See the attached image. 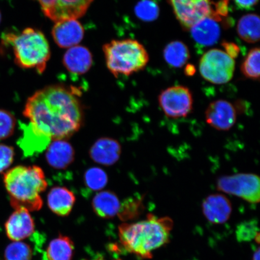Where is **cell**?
<instances>
[{"mask_svg": "<svg viewBox=\"0 0 260 260\" xmlns=\"http://www.w3.org/2000/svg\"><path fill=\"white\" fill-rule=\"evenodd\" d=\"M23 115L36 133L53 141L71 137L84 117L77 93L59 84L45 87L29 97Z\"/></svg>", "mask_w": 260, "mask_h": 260, "instance_id": "obj_1", "label": "cell"}, {"mask_svg": "<svg viewBox=\"0 0 260 260\" xmlns=\"http://www.w3.org/2000/svg\"><path fill=\"white\" fill-rule=\"evenodd\" d=\"M173 220L149 214L147 219L119 226V237L126 251L144 259L152 257V252L170 241Z\"/></svg>", "mask_w": 260, "mask_h": 260, "instance_id": "obj_2", "label": "cell"}, {"mask_svg": "<svg viewBox=\"0 0 260 260\" xmlns=\"http://www.w3.org/2000/svg\"><path fill=\"white\" fill-rule=\"evenodd\" d=\"M5 186L10 203L15 209L40 210L43 205L41 194L48 183L44 172L38 166H17L4 175Z\"/></svg>", "mask_w": 260, "mask_h": 260, "instance_id": "obj_3", "label": "cell"}, {"mask_svg": "<svg viewBox=\"0 0 260 260\" xmlns=\"http://www.w3.org/2000/svg\"><path fill=\"white\" fill-rule=\"evenodd\" d=\"M5 44L12 47L15 62L19 67L32 69L42 74L51 57L50 44L41 31L27 28L20 34H8L3 38Z\"/></svg>", "mask_w": 260, "mask_h": 260, "instance_id": "obj_4", "label": "cell"}, {"mask_svg": "<svg viewBox=\"0 0 260 260\" xmlns=\"http://www.w3.org/2000/svg\"><path fill=\"white\" fill-rule=\"evenodd\" d=\"M107 68L114 76H131L144 69L149 57L144 45L136 40H113L103 45Z\"/></svg>", "mask_w": 260, "mask_h": 260, "instance_id": "obj_5", "label": "cell"}, {"mask_svg": "<svg viewBox=\"0 0 260 260\" xmlns=\"http://www.w3.org/2000/svg\"><path fill=\"white\" fill-rule=\"evenodd\" d=\"M235 61L225 51L212 49L200 61V72L204 79L215 84H225L233 79Z\"/></svg>", "mask_w": 260, "mask_h": 260, "instance_id": "obj_6", "label": "cell"}, {"mask_svg": "<svg viewBox=\"0 0 260 260\" xmlns=\"http://www.w3.org/2000/svg\"><path fill=\"white\" fill-rule=\"evenodd\" d=\"M217 189L223 193L242 198L246 202H259L260 181L253 174H237L225 175L217 180Z\"/></svg>", "mask_w": 260, "mask_h": 260, "instance_id": "obj_7", "label": "cell"}, {"mask_svg": "<svg viewBox=\"0 0 260 260\" xmlns=\"http://www.w3.org/2000/svg\"><path fill=\"white\" fill-rule=\"evenodd\" d=\"M158 103L168 118H185L192 111L193 97L191 91L183 86H175L162 90Z\"/></svg>", "mask_w": 260, "mask_h": 260, "instance_id": "obj_8", "label": "cell"}, {"mask_svg": "<svg viewBox=\"0 0 260 260\" xmlns=\"http://www.w3.org/2000/svg\"><path fill=\"white\" fill-rule=\"evenodd\" d=\"M179 22L190 30L197 22L213 17L214 5L211 0H169Z\"/></svg>", "mask_w": 260, "mask_h": 260, "instance_id": "obj_9", "label": "cell"}, {"mask_svg": "<svg viewBox=\"0 0 260 260\" xmlns=\"http://www.w3.org/2000/svg\"><path fill=\"white\" fill-rule=\"evenodd\" d=\"M42 12L51 20L56 22L81 17L86 14L93 0H35Z\"/></svg>", "mask_w": 260, "mask_h": 260, "instance_id": "obj_10", "label": "cell"}, {"mask_svg": "<svg viewBox=\"0 0 260 260\" xmlns=\"http://www.w3.org/2000/svg\"><path fill=\"white\" fill-rule=\"evenodd\" d=\"M205 118L211 127L219 131H229L236 122V110L228 101H214L208 106Z\"/></svg>", "mask_w": 260, "mask_h": 260, "instance_id": "obj_11", "label": "cell"}, {"mask_svg": "<svg viewBox=\"0 0 260 260\" xmlns=\"http://www.w3.org/2000/svg\"><path fill=\"white\" fill-rule=\"evenodd\" d=\"M51 34L58 47L70 48L76 46L83 40L84 30L77 19H70L55 22Z\"/></svg>", "mask_w": 260, "mask_h": 260, "instance_id": "obj_12", "label": "cell"}, {"mask_svg": "<svg viewBox=\"0 0 260 260\" xmlns=\"http://www.w3.org/2000/svg\"><path fill=\"white\" fill-rule=\"evenodd\" d=\"M30 211L15 209L5 223L6 235L13 241H20L31 236L35 230V222Z\"/></svg>", "mask_w": 260, "mask_h": 260, "instance_id": "obj_13", "label": "cell"}, {"mask_svg": "<svg viewBox=\"0 0 260 260\" xmlns=\"http://www.w3.org/2000/svg\"><path fill=\"white\" fill-rule=\"evenodd\" d=\"M204 216L209 222L222 224L227 222L232 213V205L225 195L210 194L205 198L202 205Z\"/></svg>", "mask_w": 260, "mask_h": 260, "instance_id": "obj_14", "label": "cell"}, {"mask_svg": "<svg viewBox=\"0 0 260 260\" xmlns=\"http://www.w3.org/2000/svg\"><path fill=\"white\" fill-rule=\"evenodd\" d=\"M89 154L97 164L111 166L119 160L121 154V146L115 139L101 138L94 143Z\"/></svg>", "mask_w": 260, "mask_h": 260, "instance_id": "obj_15", "label": "cell"}, {"mask_svg": "<svg viewBox=\"0 0 260 260\" xmlns=\"http://www.w3.org/2000/svg\"><path fill=\"white\" fill-rule=\"evenodd\" d=\"M45 156L52 168L64 170L73 164L75 152L73 146L66 140H55L48 146Z\"/></svg>", "mask_w": 260, "mask_h": 260, "instance_id": "obj_16", "label": "cell"}, {"mask_svg": "<svg viewBox=\"0 0 260 260\" xmlns=\"http://www.w3.org/2000/svg\"><path fill=\"white\" fill-rule=\"evenodd\" d=\"M93 57L88 48L76 45L68 49L64 54L63 63L69 72L83 74L92 67Z\"/></svg>", "mask_w": 260, "mask_h": 260, "instance_id": "obj_17", "label": "cell"}, {"mask_svg": "<svg viewBox=\"0 0 260 260\" xmlns=\"http://www.w3.org/2000/svg\"><path fill=\"white\" fill-rule=\"evenodd\" d=\"M218 22L217 19L209 16L197 22L190 29L193 40L203 46L215 44L220 36Z\"/></svg>", "mask_w": 260, "mask_h": 260, "instance_id": "obj_18", "label": "cell"}, {"mask_svg": "<svg viewBox=\"0 0 260 260\" xmlns=\"http://www.w3.org/2000/svg\"><path fill=\"white\" fill-rule=\"evenodd\" d=\"M76 196L72 191L64 187H54L48 194V207L59 216L69 215L76 203Z\"/></svg>", "mask_w": 260, "mask_h": 260, "instance_id": "obj_19", "label": "cell"}, {"mask_svg": "<svg viewBox=\"0 0 260 260\" xmlns=\"http://www.w3.org/2000/svg\"><path fill=\"white\" fill-rule=\"evenodd\" d=\"M92 208L97 216L102 218H113L118 215L121 204L117 195L111 191H103L93 198Z\"/></svg>", "mask_w": 260, "mask_h": 260, "instance_id": "obj_20", "label": "cell"}, {"mask_svg": "<svg viewBox=\"0 0 260 260\" xmlns=\"http://www.w3.org/2000/svg\"><path fill=\"white\" fill-rule=\"evenodd\" d=\"M259 24L258 15H244L237 24V34L244 41L249 44L256 43L259 40Z\"/></svg>", "mask_w": 260, "mask_h": 260, "instance_id": "obj_21", "label": "cell"}, {"mask_svg": "<svg viewBox=\"0 0 260 260\" xmlns=\"http://www.w3.org/2000/svg\"><path fill=\"white\" fill-rule=\"evenodd\" d=\"M164 56L171 67L179 68L184 66L190 58V52L187 45L181 41H173L165 47Z\"/></svg>", "mask_w": 260, "mask_h": 260, "instance_id": "obj_22", "label": "cell"}, {"mask_svg": "<svg viewBox=\"0 0 260 260\" xmlns=\"http://www.w3.org/2000/svg\"><path fill=\"white\" fill-rule=\"evenodd\" d=\"M23 137L19 141L20 146L26 155L40 152L48 147L51 140L37 134L30 125L24 129Z\"/></svg>", "mask_w": 260, "mask_h": 260, "instance_id": "obj_23", "label": "cell"}, {"mask_svg": "<svg viewBox=\"0 0 260 260\" xmlns=\"http://www.w3.org/2000/svg\"><path fill=\"white\" fill-rule=\"evenodd\" d=\"M74 243L69 237L60 236L49 244L47 256L48 260H71Z\"/></svg>", "mask_w": 260, "mask_h": 260, "instance_id": "obj_24", "label": "cell"}, {"mask_svg": "<svg viewBox=\"0 0 260 260\" xmlns=\"http://www.w3.org/2000/svg\"><path fill=\"white\" fill-rule=\"evenodd\" d=\"M259 48H254L250 50L244 59L241 66L242 74L252 80L259 78Z\"/></svg>", "mask_w": 260, "mask_h": 260, "instance_id": "obj_25", "label": "cell"}, {"mask_svg": "<svg viewBox=\"0 0 260 260\" xmlns=\"http://www.w3.org/2000/svg\"><path fill=\"white\" fill-rule=\"evenodd\" d=\"M135 15L141 21L152 22L160 14V8L154 0H141L135 8Z\"/></svg>", "mask_w": 260, "mask_h": 260, "instance_id": "obj_26", "label": "cell"}, {"mask_svg": "<svg viewBox=\"0 0 260 260\" xmlns=\"http://www.w3.org/2000/svg\"><path fill=\"white\" fill-rule=\"evenodd\" d=\"M84 181L87 187L94 191L105 188L108 181L106 172L100 168L89 169L84 174Z\"/></svg>", "mask_w": 260, "mask_h": 260, "instance_id": "obj_27", "label": "cell"}, {"mask_svg": "<svg viewBox=\"0 0 260 260\" xmlns=\"http://www.w3.org/2000/svg\"><path fill=\"white\" fill-rule=\"evenodd\" d=\"M32 249L28 244L16 242L10 244L5 251L6 260H31Z\"/></svg>", "mask_w": 260, "mask_h": 260, "instance_id": "obj_28", "label": "cell"}, {"mask_svg": "<svg viewBox=\"0 0 260 260\" xmlns=\"http://www.w3.org/2000/svg\"><path fill=\"white\" fill-rule=\"evenodd\" d=\"M16 122L14 115L11 112L0 109V141L8 139L14 134Z\"/></svg>", "mask_w": 260, "mask_h": 260, "instance_id": "obj_29", "label": "cell"}, {"mask_svg": "<svg viewBox=\"0 0 260 260\" xmlns=\"http://www.w3.org/2000/svg\"><path fill=\"white\" fill-rule=\"evenodd\" d=\"M259 233L256 220L247 221L240 223L236 230L237 239L239 242H248L255 238Z\"/></svg>", "mask_w": 260, "mask_h": 260, "instance_id": "obj_30", "label": "cell"}, {"mask_svg": "<svg viewBox=\"0 0 260 260\" xmlns=\"http://www.w3.org/2000/svg\"><path fill=\"white\" fill-rule=\"evenodd\" d=\"M15 155L14 148L12 146L0 144V174L12 164Z\"/></svg>", "mask_w": 260, "mask_h": 260, "instance_id": "obj_31", "label": "cell"}, {"mask_svg": "<svg viewBox=\"0 0 260 260\" xmlns=\"http://www.w3.org/2000/svg\"><path fill=\"white\" fill-rule=\"evenodd\" d=\"M222 46L225 48V53L229 55V56L233 58V59L238 56L240 53V49L235 43L224 42H223Z\"/></svg>", "mask_w": 260, "mask_h": 260, "instance_id": "obj_32", "label": "cell"}, {"mask_svg": "<svg viewBox=\"0 0 260 260\" xmlns=\"http://www.w3.org/2000/svg\"><path fill=\"white\" fill-rule=\"evenodd\" d=\"M237 7L242 9H250L257 4L258 0H233Z\"/></svg>", "mask_w": 260, "mask_h": 260, "instance_id": "obj_33", "label": "cell"}, {"mask_svg": "<svg viewBox=\"0 0 260 260\" xmlns=\"http://www.w3.org/2000/svg\"><path fill=\"white\" fill-rule=\"evenodd\" d=\"M253 260H259V248L255 252L254 254L253 255Z\"/></svg>", "mask_w": 260, "mask_h": 260, "instance_id": "obj_34", "label": "cell"}, {"mask_svg": "<svg viewBox=\"0 0 260 260\" xmlns=\"http://www.w3.org/2000/svg\"><path fill=\"white\" fill-rule=\"evenodd\" d=\"M194 68L193 67H188L186 71V73H187V75H192L193 73H194Z\"/></svg>", "mask_w": 260, "mask_h": 260, "instance_id": "obj_35", "label": "cell"}, {"mask_svg": "<svg viewBox=\"0 0 260 260\" xmlns=\"http://www.w3.org/2000/svg\"><path fill=\"white\" fill-rule=\"evenodd\" d=\"M254 239L255 240L256 242L258 244H259V233H257V235H256Z\"/></svg>", "mask_w": 260, "mask_h": 260, "instance_id": "obj_36", "label": "cell"}, {"mask_svg": "<svg viewBox=\"0 0 260 260\" xmlns=\"http://www.w3.org/2000/svg\"><path fill=\"white\" fill-rule=\"evenodd\" d=\"M92 260H105V259L103 258L102 256L99 255V256H97L96 258H93Z\"/></svg>", "mask_w": 260, "mask_h": 260, "instance_id": "obj_37", "label": "cell"}, {"mask_svg": "<svg viewBox=\"0 0 260 260\" xmlns=\"http://www.w3.org/2000/svg\"><path fill=\"white\" fill-rule=\"evenodd\" d=\"M1 20H2V15H1V13H0V22H1Z\"/></svg>", "mask_w": 260, "mask_h": 260, "instance_id": "obj_38", "label": "cell"}]
</instances>
